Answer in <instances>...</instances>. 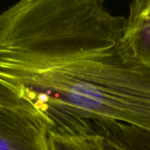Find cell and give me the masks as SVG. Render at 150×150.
<instances>
[{"label":"cell","instance_id":"cell-1","mask_svg":"<svg viewBox=\"0 0 150 150\" xmlns=\"http://www.w3.org/2000/svg\"><path fill=\"white\" fill-rule=\"evenodd\" d=\"M103 0H19L0 13V88L49 120L69 114L150 132V69Z\"/></svg>","mask_w":150,"mask_h":150},{"label":"cell","instance_id":"cell-2","mask_svg":"<svg viewBox=\"0 0 150 150\" xmlns=\"http://www.w3.org/2000/svg\"><path fill=\"white\" fill-rule=\"evenodd\" d=\"M50 126L32 103L0 88V150H51Z\"/></svg>","mask_w":150,"mask_h":150},{"label":"cell","instance_id":"cell-3","mask_svg":"<svg viewBox=\"0 0 150 150\" xmlns=\"http://www.w3.org/2000/svg\"><path fill=\"white\" fill-rule=\"evenodd\" d=\"M49 137L51 150H104L92 121L69 114L50 119Z\"/></svg>","mask_w":150,"mask_h":150},{"label":"cell","instance_id":"cell-4","mask_svg":"<svg viewBox=\"0 0 150 150\" xmlns=\"http://www.w3.org/2000/svg\"><path fill=\"white\" fill-rule=\"evenodd\" d=\"M123 40L133 57L150 69V0H132Z\"/></svg>","mask_w":150,"mask_h":150},{"label":"cell","instance_id":"cell-5","mask_svg":"<svg viewBox=\"0 0 150 150\" xmlns=\"http://www.w3.org/2000/svg\"><path fill=\"white\" fill-rule=\"evenodd\" d=\"M104 150H150V132L136 125L107 119L92 120Z\"/></svg>","mask_w":150,"mask_h":150}]
</instances>
